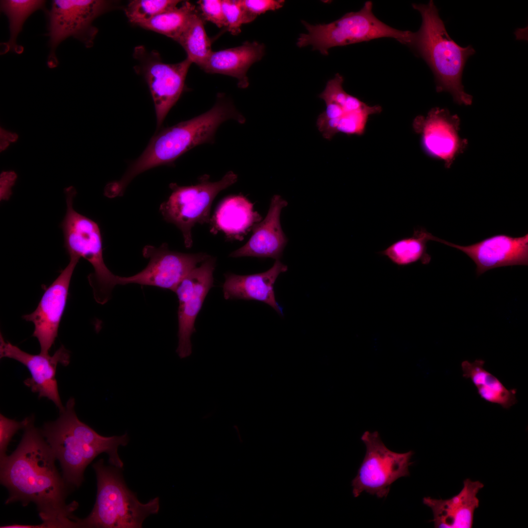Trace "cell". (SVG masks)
<instances>
[{"mask_svg": "<svg viewBox=\"0 0 528 528\" xmlns=\"http://www.w3.org/2000/svg\"><path fill=\"white\" fill-rule=\"evenodd\" d=\"M237 179V175L229 171L216 182L205 179L195 185L170 184L172 193L168 199L161 204L159 210L167 222L174 224L180 230L186 248L193 245L192 228L198 223L210 222L214 199L220 192L234 184Z\"/></svg>", "mask_w": 528, "mask_h": 528, "instance_id": "9", "label": "cell"}, {"mask_svg": "<svg viewBox=\"0 0 528 528\" xmlns=\"http://www.w3.org/2000/svg\"><path fill=\"white\" fill-rule=\"evenodd\" d=\"M233 119L242 124L244 117L230 102L219 100L208 111L163 129L154 135L142 154L129 167L120 179L107 185L112 198L123 195L130 182L150 169L171 164L192 148L211 142L219 126Z\"/></svg>", "mask_w": 528, "mask_h": 528, "instance_id": "3", "label": "cell"}, {"mask_svg": "<svg viewBox=\"0 0 528 528\" xmlns=\"http://www.w3.org/2000/svg\"><path fill=\"white\" fill-rule=\"evenodd\" d=\"M287 202L279 195H274L265 218L252 228V235L242 246L233 251L232 258L255 257L279 260L281 258L287 240L280 222L282 209Z\"/></svg>", "mask_w": 528, "mask_h": 528, "instance_id": "18", "label": "cell"}, {"mask_svg": "<svg viewBox=\"0 0 528 528\" xmlns=\"http://www.w3.org/2000/svg\"><path fill=\"white\" fill-rule=\"evenodd\" d=\"M204 20L197 10L176 42L185 50L187 58L200 67L212 52L211 42L204 28Z\"/></svg>", "mask_w": 528, "mask_h": 528, "instance_id": "26", "label": "cell"}, {"mask_svg": "<svg viewBox=\"0 0 528 528\" xmlns=\"http://www.w3.org/2000/svg\"><path fill=\"white\" fill-rule=\"evenodd\" d=\"M75 400L70 398L55 421L45 423L41 433L62 470L68 487H79L84 481L87 466L99 454L107 453L111 465L122 468L124 463L118 454L119 446L129 442L127 433L104 437L78 418Z\"/></svg>", "mask_w": 528, "mask_h": 528, "instance_id": "2", "label": "cell"}, {"mask_svg": "<svg viewBox=\"0 0 528 528\" xmlns=\"http://www.w3.org/2000/svg\"><path fill=\"white\" fill-rule=\"evenodd\" d=\"M216 263V258L210 256L193 269L174 291L178 300V342L176 351L180 358L187 357L192 353L191 337L196 331V319L206 295L214 286Z\"/></svg>", "mask_w": 528, "mask_h": 528, "instance_id": "13", "label": "cell"}, {"mask_svg": "<svg viewBox=\"0 0 528 528\" xmlns=\"http://www.w3.org/2000/svg\"><path fill=\"white\" fill-rule=\"evenodd\" d=\"M54 454L41 430L31 420L21 440L9 456L0 460V483L8 490L6 504L33 502L42 528H78L73 515L78 504H66L68 487L55 464Z\"/></svg>", "mask_w": 528, "mask_h": 528, "instance_id": "1", "label": "cell"}, {"mask_svg": "<svg viewBox=\"0 0 528 528\" xmlns=\"http://www.w3.org/2000/svg\"><path fill=\"white\" fill-rule=\"evenodd\" d=\"M265 46L257 42H245L242 45L218 51H212L201 66L207 73L230 76L238 80L242 88L249 85L246 75L249 67L264 56Z\"/></svg>", "mask_w": 528, "mask_h": 528, "instance_id": "21", "label": "cell"}, {"mask_svg": "<svg viewBox=\"0 0 528 528\" xmlns=\"http://www.w3.org/2000/svg\"><path fill=\"white\" fill-rule=\"evenodd\" d=\"M484 484L466 479L460 492L448 499L424 497L423 503L430 507L433 514L435 528H471L475 510L479 507L477 495Z\"/></svg>", "mask_w": 528, "mask_h": 528, "instance_id": "19", "label": "cell"}, {"mask_svg": "<svg viewBox=\"0 0 528 528\" xmlns=\"http://www.w3.org/2000/svg\"><path fill=\"white\" fill-rule=\"evenodd\" d=\"M460 125L458 116L438 107L431 109L425 116H417L413 122L425 153L442 161L446 168L451 167L467 146V140L460 135Z\"/></svg>", "mask_w": 528, "mask_h": 528, "instance_id": "14", "label": "cell"}, {"mask_svg": "<svg viewBox=\"0 0 528 528\" xmlns=\"http://www.w3.org/2000/svg\"><path fill=\"white\" fill-rule=\"evenodd\" d=\"M412 6L420 13L422 23L417 32H413L408 46L432 69L437 92H448L456 103L470 105L472 96L464 91L462 78L465 63L475 50L471 45L461 47L450 38L433 0Z\"/></svg>", "mask_w": 528, "mask_h": 528, "instance_id": "4", "label": "cell"}, {"mask_svg": "<svg viewBox=\"0 0 528 528\" xmlns=\"http://www.w3.org/2000/svg\"><path fill=\"white\" fill-rule=\"evenodd\" d=\"M361 440L366 452L354 478L352 480V494L358 497L363 492L387 497L392 483L398 478L409 475L410 459L414 452H395L389 449L376 431L365 432Z\"/></svg>", "mask_w": 528, "mask_h": 528, "instance_id": "10", "label": "cell"}, {"mask_svg": "<svg viewBox=\"0 0 528 528\" xmlns=\"http://www.w3.org/2000/svg\"><path fill=\"white\" fill-rule=\"evenodd\" d=\"M262 217L255 211L253 204L243 195L229 196L218 207L210 220V232H222L227 238L241 240L250 229L261 221Z\"/></svg>", "mask_w": 528, "mask_h": 528, "instance_id": "22", "label": "cell"}, {"mask_svg": "<svg viewBox=\"0 0 528 528\" xmlns=\"http://www.w3.org/2000/svg\"><path fill=\"white\" fill-rule=\"evenodd\" d=\"M31 418H27L22 421L9 419L3 415H0V460L6 456L7 446L12 438L19 430L24 428L30 421Z\"/></svg>", "mask_w": 528, "mask_h": 528, "instance_id": "31", "label": "cell"}, {"mask_svg": "<svg viewBox=\"0 0 528 528\" xmlns=\"http://www.w3.org/2000/svg\"><path fill=\"white\" fill-rule=\"evenodd\" d=\"M0 357L12 358L25 366L31 377L24 381V384L32 392L38 393L39 398L46 397L54 402L60 411L64 409L55 377L57 365L67 366L70 361L69 352L63 345L52 356L31 354L5 341L0 333Z\"/></svg>", "mask_w": 528, "mask_h": 528, "instance_id": "16", "label": "cell"}, {"mask_svg": "<svg viewBox=\"0 0 528 528\" xmlns=\"http://www.w3.org/2000/svg\"><path fill=\"white\" fill-rule=\"evenodd\" d=\"M180 0H134L125 9L129 21L134 24L148 20L177 6Z\"/></svg>", "mask_w": 528, "mask_h": 528, "instance_id": "28", "label": "cell"}, {"mask_svg": "<svg viewBox=\"0 0 528 528\" xmlns=\"http://www.w3.org/2000/svg\"><path fill=\"white\" fill-rule=\"evenodd\" d=\"M380 106H370L366 105L363 108L345 113L339 118L337 132L347 135H361L364 134L367 121L370 115L380 113Z\"/></svg>", "mask_w": 528, "mask_h": 528, "instance_id": "29", "label": "cell"}, {"mask_svg": "<svg viewBox=\"0 0 528 528\" xmlns=\"http://www.w3.org/2000/svg\"><path fill=\"white\" fill-rule=\"evenodd\" d=\"M436 238L425 228L416 229L412 236L395 242L378 253L399 266L409 265L419 261L427 264L431 261V256L427 253L426 244L429 241H435Z\"/></svg>", "mask_w": 528, "mask_h": 528, "instance_id": "24", "label": "cell"}, {"mask_svg": "<svg viewBox=\"0 0 528 528\" xmlns=\"http://www.w3.org/2000/svg\"><path fill=\"white\" fill-rule=\"evenodd\" d=\"M66 211L61 226L64 246L70 256L83 258L90 263L94 272L88 276L96 302L103 305L110 298L117 285V276L107 267L103 256L102 241L97 223L78 213L73 207L76 191L73 186L65 189Z\"/></svg>", "mask_w": 528, "mask_h": 528, "instance_id": "7", "label": "cell"}, {"mask_svg": "<svg viewBox=\"0 0 528 528\" xmlns=\"http://www.w3.org/2000/svg\"><path fill=\"white\" fill-rule=\"evenodd\" d=\"M287 270V266L279 260L264 272L240 275L227 273L224 274L222 286L225 299L256 300L271 307L281 316L283 308L275 298L274 285L279 275Z\"/></svg>", "mask_w": 528, "mask_h": 528, "instance_id": "20", "label": "cell"}, {"mask_svg": "<svg viewBox=\"0 0 528 528\" xmlns=\"http://www.w3.org/2000/svg\"><path fill=\"white\" fill-rule=\"evenodd\" d=\"M372 9V2L367 1L359 11L346 13L328 24L312 25L302 21L307 32L299 35L297 46L301 48L310 45L313 50L328 55L329 49L333 47L381 38H394L408 45L412 32L396 29L384 23L374 15Z\"/></svg>", "mask_w": 528, "mask_h": 528, "instance_id": "6", "label": "cell"}, {"mask_svg": "<svg viewBox=\"0 0 528 528\" xmlns=\"http://www.w3.org/2000/svg\"><path fill=\"white\" fill-rule=\"evenodd\" d=\"M484 361L478 359L473 362L461 363L462 376L470 379L481 398L492 404L509 409L517 402L515 389H508L501 381L484 368Z\"/></svg>", "mask_w": 528, "mask_h": 528, "instance_id": "23", "label": "cell"}, {"mask_svg": "<svg viewBox=\"0 0 528 528\" xmlns=\"http://www.w3.org/2000/svg\"><path fill=\"white\" fill-rule=\"evenodd\" d=\"M437 242L466 254L476 264L478 275L496 267L528 264V233L519 237L496 235L466 246L456 244L439 238Z\"/></svg>", "mask_w": 528, "mask_h": 528, "instance_id": "17", "label": "cell"}, {"mask_svg": "<svg viewBox=\"0 0 528 528\" xmlns=\"http://www.w3.org/2000/svg\"><path fill=\"white\" fill-rule=\"evenodd\" d=\"M203 20L215 24L218 27H226L222 0H200L197 2Z\"/></svg>", "mask_w": 528, "mask_h": 528, "instance_id": "33", "label": "cell"}, {"mask_svg": "<svg viewBox=\"0 0 528 528\" xmlns=\"http://www.w3.org/2000/svg\"><path fill=\"white\" fill-rule=\"evenodd\" d=\"M70 261L59 276L47 287L37 308L22 318L34 325L33 336L38 339L40 353L48 355L58 335L59 326L65 309L73 272L80 258L70 256Z\"/></svg>", "mask_w": 528, "mask_h": 528, "instance_id": "15", "label": "cell"}, {"mask_svg": "<svg viewBox=\"0 0 528 528\" xmlns=\"http://www.w3.org/2000/svg\"><path fill=\"white\" fill-rule=\"evenodd\" d=\"M97 479V495L88 516L78 519L79 528H140L144 520L158 513L159 498L143 504L127 486L120 468L107 466L103 459L92 464Z\"/></svg>", "mask_w": 528, "mask_h": 528, "instance_id": "5", "label": "cell"}, {"mask_svg": "<svg viewBox=\"0 0 528 528\" xmlns=\"http://www.w3.org/2000/svg\"><path fill=\"white\" fill-rule=\"evenodd\" d=\"M250 22L258 16L268 11H275L283 7L284 0H240Z\"/></svg>", "mask_w": 528, "mask_h": 528, "instance_id": "32", "label": "cell"}, {"mask_svg": "<svg viewBox=\"0 0 528 528\" xmlns=\"http://www.w3.org/2000/svg\"><path fill=\"white\" fill-rule=\"evenodd\" d=\"M46 1L43 0H2L0 2V11L7 17L9 23V40L0 43V54L9 52L20 54L24 48L18 44L17 39L22 31L24 22L28 18L38 10L44 11Z\"/></svg>", "mask_w": 528, "mask_h": 528, "instance_id": "25", "label": "cell"}, {"mask_svg": "<svg viewBox=\"0 0 528 528\" xmlns=\"http://www.w3.org/2000/svg\"><path fill=\"white\" fill-rule=\"evenodd\" d=\"M196 11L194 5L185 1L180 7L176 6L164 12L137 25L176 41Z\"/></svg>", "mask_w": 528, "mask_h": 528, "instance_id": "27", "label": "cell"}, {"mask_svg": "<svg viewBox=\"0 0 528 528\" xmlns=\"http://www.w3.org/2000/svg\"><path fill=\"white\" fill-rule=\"evenodd\" d=\"M222 7L227 30L232 34L241 32V27L249 21L240 0H222Z\"/></svg>", "mask_w": 528, "mask_h": 528, "instance_id": "30", "label": "cell"}, {"mask_svg": "<svg viewBox=\"0 0 528 528\" xmlns=\"http://www.w3.org/2000/svg\"><path fill=\"white\" fill-rule=\"evenodd\" d=\"M16 175L13 172L2 173L0 175V194L2 197L9 196L10 187L13 184Z\"/></svg>", "mask_w": 528, "mask_h": 528, "instance_id": "34", "label": "cell"}, {"mask_svg": "<svg viewBox=\"0 0 528 528\" xmlns=\"http://www.w3.org/2000/svg\"><path fill=\"white\" fill-rule=\"evenodd\" d=\"M0 151H2L7 147L9 142H14L16 141L18 138V135L16 133L8 132L2 128H0Z\"/></svg>", "mask_w": 528, "mask_h": 528, "instance_id": "35", "label": "cell"}, {"mask_svg": "<svg viewBox=\"0 0 528 528\" xmlns=\"http://www.w3.org/2000/svg\"><path fill=\"white\" fill-rule=\"evenodd\" d=\"M134 57L139 62L135 69L144 77L152 95L158 128L180 97L192 63L186 58L176 64L165 63L158 52L148 51L143 46L134 49Z\"/></svg>", "mask_w": 528, "mask_h": 528, "instance_id": "11", "label": "cell"}, {"mask_svg": "<svg viewBox=\"0 0 528 528\" xmlns=\"http://www.w3.org/2000/svg\"><path fill=\"white\" fill-rule=\"evenodd\" d=\"M114 2L105 0H54L44 12L47 20L48 46L47 65L57 67L58 46L71 37L89 48L93 46L98 29L93 24L95 19L114 9Z\"/></svg>", "mask_w": 528, "mask_h": 528, "instance_id": "8", "label": "cell"}, {"mask_svg": "<svg viewBox=\"0 0 528 528\" xmlns=\"http://www.w3.org/2000/svg\"><path fill=\"white\" fill-rule=\"evenodd\" d=\"M143 256L149 259L142 271L129 277L117 276V285L137 284L175 291L182 280L210 256L204 253H184L170 250L167 244L146 245Z\"/></svg>", "mask_w": 528, "mask_h": 528, "instance_id": "12", "label": "cell"}]
</instances>
